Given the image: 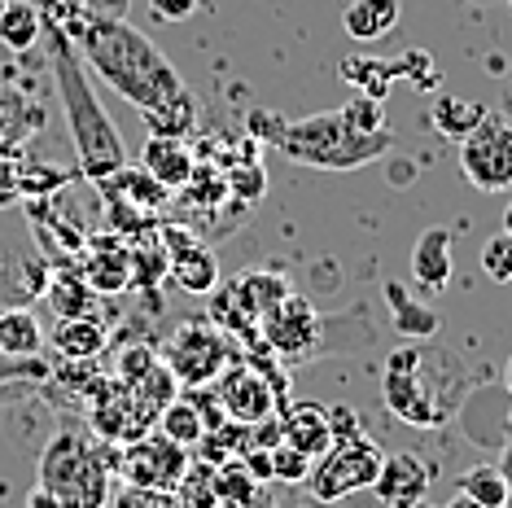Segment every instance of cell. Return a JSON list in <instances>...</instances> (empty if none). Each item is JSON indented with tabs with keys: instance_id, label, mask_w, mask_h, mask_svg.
<instances>
[{
	"instance_id": "d6a6232c",
	"label": "cell",
	"mask_w": 512,
	"mask_h": 508,
	"mask_svg": "<svg viewBox=\"0 0 512 508\" xmlns=\"http://www.w3.org/2000/svg\"><path fill=\"white\" fill-rule=\"evenodd\" d=\"M477 259H482V272L491 276V281H499V285L512 281V237L504 233V228L482 241V254H477Z\"/></svg>"
},
{
	"instance_id": "8fae6325",
	"label": "cell",
	"mask_w": 512,
	"mask_h": 508,
	"mask_svg": "<svg viewBox=\"0 0 512 508\" xmlns=\"http://www.w3.org/2000/svg\"><path fill=\"white\" fill-rule=\"evenodd\" d=\"M259 333H263V346H272L281 360L302 364L320 351V311L302 294H285L281 303L259 320Z\"/></svg>"
},
{
	"instance_id": "4dcf8cb0",
	"label": "cell",
	"mask_w": 512,
	"mask_h": 508,
	"mask_svg": "<svg viewBox=\"0 0 512 508\" xmlns=\"http://www.w3.org/2000/svg\"><path fill=\"white\" fill-rule=\"evenodd\" d=\"M403 66H390V62H377V57H359V62H342V75L346 79H359V92L364 97H377L386 101V92L394 84V75H399Z\"/></svg>"
},
{
	"instance_id": "44dd1931",
	"label": "cell",
	"mask_w": 512,
	"mask_h": 508,
	"mask_svg": "<svg viewBox=\"0 0 512 508\" xmlns=\"http://www.w3.org/2000/svg\"><path fill=\"white\" fill-rule=\"evenodd\" d=\"M97 189H101V198H119L127 206H136V211H145V215H158L162 206L171 202V189H162L145 167H119L114 176L101 180Z\"/></svg>"
},
{
	"instance_id": "30bf717a",
	"label": "cell",
	"mask_w": 512,
	"mask_h": 508,
	"mask_svg": "<svg viewBox=\"0 0 512 508\" xmlns=\"http://www.w3.org/2000/svg\"><path fill=\"white\" fill-rule=\"evenodd\" d=\"M211 386H215V399H219V408H224V417L237 425H263L267 417H276V403H281L276 377L259 373V368L246 360L228 364Z\"/></svg>"
},
{
	"instance_id": "d590c367",
	"label": "cell",
	"mask_w": 512,
	"mask_h": 508,
	"mask_svg": "<svg viewBox=\"0 0 512 508\" xmlns=\"http://www.w3.org/2000/svg\"><path fill=\"white\" fill-rule=\"evenodd\" d=\"M53 377V368L40 360H14V355H0V386H31V381H49Z\"/></svg>"
},
{
	"instance_id": "2e32d148",
	"label": "cell",
	"mask_w": 512,
	"mask_h": 508,
	"mask_svg": "<svg viewBox=\"0 0 512 508\" xmlns=\"http://www.w3.org/2000/svg\"><path fill=\"white\" fill-rule=\"evenodd\" d=\"M333 438H337L333 434V412L324 408V403L302 399V403H289V408H285V417H281V443L298 447V452L311 456V460H320L333 447Z\"/></svg>"
},
{
	"instance_id": "7a4b0ae2",
	"label": "cell",
	"mask_w": 512,
	"mask_h": 508,
	"mask_svg": "<svg viewBox=\"0 0 512 508\" xmlns=\"http://www.w3.org/2000/svg\"><path fill=\"white\" fill-rule=\"evenodd\" d=\"M44 57H49L57 101L66 110V132H71V145H75V176L88 184H101L119 167H127V145L114 119L106 114V106H101L97 88H92L75 40L53 18H44Z\"/></svg>"
},
{
	"instance_id": "5b68a950",
	"label": "cell",
	"mask_w": 512,
	"mask_h": 508,
	"mask_svg": "<svg viewBox=\"0 0 512 508\" xmlns=\"http://www.w3.org/2000/svg\"><path fill=\"white\" fill-rule=\"evenodd\" d=\"M106 473L110 469L101 460V447L88 434L62 430L40 456L36 491H44L62 508H101L106 504Z\"/></svg>"
},
{
	"instance_id": "d4e9b609",
	"label": "cell",
	"mask_w": 512,
	"mask_h": 508,
	"mask_svg": "<svg viewBox=\"0 0 512 508\" xmlns=\"http://www.w3.org/2000/svg\"><path fill=\"white\" fill-rule=\"evenodd\" d=\"M44 36V14L31 0H5V14H0V44L9 53H27L36 49Z\"/></svg>"
},
{
	"instance_id": "e0dca14e",
	"label": "cell",
	"mask_w": 512,
	"mask_h": 508,
	"mask_svg": "<svg viewBox=\"0 0 512 508\" xmlns=\"http://www.w3.org/2000/svg\"><path fill=\"white\" fill-rule=\"evenodd\" d=\"M44 338L62 360H97L110 346V325L101 316H57Z\"/></svg>"
},
{
	"instance_id": "ac0fdd59",
	"label": "cell",
	"mask_w": 512,
	"mask_h": 508,
	"mask_svg": "<svg viewBox=\"0 0 512 508\" xmlns=\"http://www.w3.org/2000/svg\"><path fill=\"white\" fill-rule=\"evenodd\" d=\"M412 285L421 294H442L451 285V233L425 228L412 246Z\"/></svg>"
},
{
	"instance_id": "4316f807",
	"label": "cell",
	"mask_w": 512,
	"mask_h": 508,
	"mask_svg": "<svg viewBox=\"0 0 512 508\" xmlns=\"http://www.w3.org/2000/svg\"><path fill=\"white\" fill-rule=\"evenodd\" d=\"M66 184H71V171L49 167L44 158L27 154V149H18V193H22L27 202H36V198H57Z\"/></svg>"
},
{
	"instance_id": "60d3db41",
	"label": "cell",
	"mask_w": 512,
	"mask_h": 508,
	"mask_svg": "<svg viewBox=\"0 0 512 508\" xmlns=\"http://www.w3.org/2000/svg\"><path fill=\"white\" fill-rule=\"evenodd\" d=\"M22 202L18 193V154H0V211Z\"/></svg>"
},
{
	"instance_id": "f6af8a7d",
	"label": "cell",
	"mask_w": 512,
	"mask_h": 508,
	"mask_svg": "<svg viewBox=\"0 0 512 508\" xmlns=\"http://www.w3.org/2000/svg\"><path fill=\"white\" fill-rule=\"evenodd\" d=\"M504 233L512 237V202H508V211H504Z\"/></svg>"
},
{
	"instance_id": "6da1fadb",
	"label": "cell",
	"mask_w": 512,
	"mask_h": 508,
	"mask_svg": "<svg viewBox=\"0 0 512 508\" xmlns=\"http://www.w3.org/2000/svg\"><path fill=\"white\" fill-rule=\"evenodd\" d=\"M66 36L75 40V49L84 57L88 71H97L101 84H110L141 114L189 97V84H184L180 71L167 62V53H162L141 27H132L127 18L92 14L84 22H75Z\"/></svg>"
},
{
	"instance_id": "f1b7e54d",
	"label": "cell",
	"mask_w": 512,
	"mask_h": 508,
	"mask_svg": "<svg viewBox=\"0 0 512 508\" xmlns=\"http://www.w3.org/2000/svg\"><path fill=\"white\" fill-rule=\"evenodd\" d=\"M460 495H469L477 508H504L508 504V482L499 465H473L460 478Z\"/></svg>"
},
{
	"instance_id": "ab89813d",
	"label": "cell",
	"mask_w": 512,
	"mask_h": 508,
	"mask_svg": "<svg viewBox=\"0 0 512 508\" xmlns=\"http://www.w3.org/2000/svg\"><path fill=\"white\" fill-rule=\"evenodd\" d=\"M202 5L206 0H149V9H154L158 22H189Z\"/></svg>"
},
{
	"instance_id": "f546056e",
	"label": "cell",
	"mask_w": 512,
	"mask_h": 508,
	"mask_svg": "<svg viewBox=\"0 0 512 508\" xmlns=\"http://www.w3.org/2000/svg\"><path fill=\"white\" fill-rule=\"evenodd\" d=\"M197 127V97L189 92V97L171 101V106L162 110H145V132L149 136H176V141H184Z\"/></svg>"
},
{
	"instance_id": "277c9868",
	"label": "cell",
	"mask_w": 512,
	"mask_h": 508,
	"mask_svg": "<svg viewBox=\"0 0 512 508\" xmlns=\"http://www.w3.org/2000/svg\"><path fill=\"white\" fill-rule=\"evenodd\" d=\"M250 132L267 136L289 163L316 167V171H355L377 163L381 154L394 149V132H364L351 110H324V114H307V119H276L272 114H250Z\"/></svg>"
},
{
	"instance_id": "ffe728a7",
	"label": "cell",
	"mask_w": 512,
	"mask_h": 508,
	"mask_svg": "<svg viewBox=\"0 0 512 508\" xmlns=\"http://www.w3.org/2000/svg\"><path fill=\"white\" fill-rule=\"evenodd\" d=\"M228 290V298L232 303H237V311L246 320H254V325H259V320L267 316V311H272L276 303H281L285 294H294L289 290V281L276 268H259V272H241L237 281H228L224 285Z\"/></svg>"
},
{
	"instance_id": "7c38bea8",
	"label": "cell",
	"mask_w": 512,
	"mask_h": 508,
	"mask_svg": "<svg viewBox=\"0 0 512 508\" xmlns=\"http://www.w3.org/2000/svg\"><path fill=\"white\" fill-rule=\"evenodd\" d=\"M158 237H162V250H167L171 281L189 294H211L219 285V263H215L211 246H206L193 228H180V224H162Z\"/></svg>"
},
{
	"instance_id": "7bdbcfd3",
	"label": "cell",
	"mask_w": 512,
	"mask_h": 508,
	"mask_svg": "<svg viewBox=\"0 0 512 508\" xmlns=\"http://www.w3.org/2000/svg\"><path fill=\"white\" fill-rule=\"evenodd\" d=\"M442 508H477V504L469 500V495H456V500H447V504H442Z\"/></svg>"
},
{
	"instance_id": "f35d334b",
	"label": "cell",
	"mask_w": 512,
	"mask_h": 508,
	"mask_svg": "<svg viewBox=\"0 0 512 508\" xmlns=\"http://www.w3.org/2000/svg\"><path fill=\"white\" fill-rule=\"evenodd\" d=\"M114 508H180V504H176V491H149L127 482V491L114 500Z\"/></svg>"
},
{
	"instance_id": "5bb4252c",
	"label": "cell",
	"mask_w": 512,
	"mask_h": 508,
	"mask_svg": "<svg viewBox=\"0 0 512 508\" xmlns=\"http://www.w3.org/2000/svg\"><path fill=\"white\" fill-rule=\"evenodd\" d=\"M27 84L31 79L0 84V154H18V149H27L31 136L44 132V123H49L44 101Z\"/></svg>"
},
{
	"instance_id": "7dc6e473",
	"label": "cell",
	"mask_w": 512,
	"mask_h": 508,
	"mask_svg": "<svg viewBox=\"0 0 512 508\" xmlns=\"http://www.w3.org/2000/svg\"><path fill=\"white\" fill-rule=\"evenodd\" d=\"M0 14H5V0H0Z\"/></svg>"
},
{
	"instance_id": "7402d4cb",
	"label": "cell",
	"mask_w": 512,
	"mask_h": 508,
	"mask_svg": "<svg viewBox=\"0 0 512 508\" xmlns=\"http://www.w3.org/2000/svg\"><path fill=\"white\" fill-rule=\"evenodd\" d=\"M399 18H403V0H351L342 14V27L359 44H377L399 27Z\"/></svg>"
},
{
	"instance_id": "603a6c76",
	"label": "cell",
	"mask_w": 512,
	"mask_h": 508,
	"mask_svg": "<svg viewBox=\"0 0 512 508\" xmlns=\"http://www.w3.org/2000/svg\"><path fill=\"white\" fill-rule=\"evenodd\" d=\"M44 298L53 303L57 316H97L101 307V294L84 281L79 263H66V272H53L49 285H44Z\"/></svg>"
},
{
	"instance_id": "484cf974",
	"label": "cell",
	"mask_w": 512,
	"mask_h": 508,
	"mask_svg": "<svg viewBox=\"0 0 512 508\" xmlns=\"http://www.w3.org/2000/svg\"><path fill=\"white\" fill-rule=\"evenodd\" d=\"M158 430L171 438V443H180V447H193L202 443L206 434H211V425H206V417H202V408H197V399L189 395V399H171L167 408L158 412Z\"/></svg>"
},
{
	"instance_id": "e575fe53",
	"label": "cell",
	"mask_w": 512,
	"mask_h": 508,
	"mask_svg": "<svg viewBox=\"0 0 512 508\" xmlns=\"http://www.w3.org/2000/svg\"><path fill=\"white\" fill-rule=\"evenodd\" d=\"M154 364H158V355L149 351V346H123L119 364H114V381H119V386H136V381L149 377Z\"/></svg>"
},
{
	"instance_id": "b9f144b4",
	"label": "cell",
	"mask_w": 512,
	"mask_h": 508,
	"mask_svg": "<svg viewBox=\"0 0 512 508\" xmlns=\"http://www.w3.org/2000/svg\"><path fill=\"white\" fill-rule=\"evenodd\" d=\"M499 469H504V482H508V504L504 508H512V443L504 447V456H499Z\"/></svg>"
},
{
	"instance_id": "ba28073f",
	"label": "cell",
	"mask_w": 512,
	"mask_h": 508,
	"mask_svg": "<svg viewBox=\"0 0 512 508\" xmlns=\"http://www.w3.org/2000/svg\"><path fill=\"white\" fill-rule=\"evenodd\" d=\"M460 171L477 193L512 189V123L504 114H486L460 141Z\"/></svg>"
},
{
	"instance_id": "83f0119b",
	"label": "cell",
	"mask_w": 512,
	"mask_h": 508,
	"mask_svg": "<svg viewBox=\"0 0 512 508\" xmlns=\"http://www.w3.org/2000/svg\"><path fill=\"white\" fill-rule=\"evenodd\" d=\"M486 114H491V110H486L482 101H469V97H438L434 110H429V119H434V127H438L442 136H447V141L460 145L464 136H469L473 127L486 119Z\"/></svg>"
},
{
	"instance_id": "3957f363",
	"label": "cell",
	"mask_w": 512,
	"mask_h": 508,
	"mask_svg": "<svg viewBox=\"0 0 512 508\" xmlns=\"http://www.w3.org/2000/svg\"><path fill=\"white\" fill-rule=\"evenodd\" d=\"M469 395V373H464L460 355L447 346L412 342L386 360L381 373V399L403 425L416 430H438L456 417L460 399Z\"/></svg>"
},
{
	"instance_id": "d6986e66",
	"label": "cell",
	"mask_w": 512,
	"mask_h": 508,
	"mask_svg": "<svg viewBox=\"0 0 512 508\" xmlns=\"http://www.w3.org/2000/svg\"><path fill=\"white\" fill-rule=\"evenodd\" d=\"M141 167L162 184V189L180 193L184 184H189V176L197 171V154L189 149V141H176V136H149Z\"/></svg>"
},
{
	"instance_id": "52a82bcc",
	"label": "cell",
	"mask_w": 512,
	"mask_h": 508,
	"mask_svg": "<svg viewBox=\"0 0 512 508\" xmlns=\"http://www.w3.org/2000/svg\"><path fill=\"white\" fill-rule=\"evenodd\" d=\"M162 364L171 368V377L180 386H211V381L232 364V346L228 333L215 325V320H184V325L171 333L167 351H162Z\"/></svg>"
},
{
	"instance_id": "9a60e30c",
	"label": "cell",
	"mask_w": 512,
	"mask_h": 508,
	"mask_svg": "<svg viewBox=\"0 0 512 508\" xmlns=\"http://www.w3.org/2000/svg\"><path fill=\"white\" fill-rule=\"evenodd\" d=\"M368 491L377 495L381 508H416L429 495V465L416 452H394L381 460Z\"/></svg>"
},
{
	"instance_id": "cb8c5ba5",
	"label": "cell",
	"mask_w": 512,
	"mask_h": 508,
	"mask_svg": "<svg viewBox=\"0 0 512 508\" xmlns=\"http://www.w3.org/2000/svg\"><path fill=\"white\" fill-rule=\"evenodd\" d=\"M44 351V329L31 307H9L0 311V355L14 360H36Z\"/></svg>"
},
{
	"instance_id": "8d00e7d4",
	"label": "cell",
	"mask_w": 512,
	"mask_h": 508,
	"mask_svg": "<svg viewBox=\"0 0 512 508\" xmlns=\"http://www.w3.org/2000/svg\"><path fill=\"white\" fill-rule=\"evenodd\" d=\"M386 298H390V311L399 316V329H407V333H434L438 329V320L429 316V311H416L412 303H407V294L399 290V285H390Z\"/></svg>"
},
{
	"instance_id": "9c48e42d",
	"label": "cell",
	"mask_w": 512,
	"mask_h": 508,
	"mask_svg": "<svg viewBox=\"0 0 512 508\" xmlns=\"http://www.w3.org/2000/svg\"><path fill=\"white\" fill-rule=\"evenodd\" d=\"M114 469L123 473L132 487H149V491H176L180 478L189 473V447L171 443L162 430H145L141 438L123 443Z\"/></svg>"
},
{
	"instance_id": "74e56055",
	"label": "cell",
	"mask_w": 512,
	"mask_h": 508,
	"mask_svg": "<svg viewBox=\"0 0 512 508\" xmlns=\"http://www.w3.org/2000/svg\"><path fill=\"white\" fill-rule=\"evenodd\" d=\"M31 5H36L44 18H53L62 31H71L75 22L88 18V5H84V0H31Z\"/></svg>"
},
{
	"instance_id": "1f68e13d",
	"label": "cell",
	"mask_w": 512,
	"mask_h": 508,
	"mask_svg": "<svg viewBox=\"0 0 512 508\" xmlns=\"http://www.w3.org/2000/svg\"><path fill=\"white\" fill-rule=\"evenodd\" d=\"M176 504L180 508H219L215 495V465H189V473L176 487Z\"/></svg>"
},
{
	"instance_id": "836d02e7",
	"label": "cell",
	"mask_w": 512,
	"mask_h": 508,
	"mask_svg": "<svg viewBox=\"0 0 512 508\" xmlns=\"http://www.w3.org/2000/svg\"><path fill=\"white\" fill-rule=\"evenodd\" d=\"M267 460H272V478H281V482H307L311 465H316V460L302 456L298 447H289V443H276L272 452H267Z\"/></svg>"
},
{
	"instance_id": "8992f818",
	"label": "cell",
	"mask_w": 512,
	"mask_h": 508,
	"mask_svg": "<svg viewBox=\"0 0 512 508\" xmlns=\"http://www.w3.org/2000/svg\"><path fill=\"white\" fill-rule=\"evenodd\" d=\"M381 460H386V452H381L368 434H359V430L342 434V438H333L329 452L311 465L307 487L320 504H342V500H351V495L372 487Z\"/></svg>"
},
{
	"instance_id": "bcb514c9",
	"label": "cell",
	"mask_w": 512,
	"mask_h": 508,
	"mask_svg": "<svg viewBox=\"0 0 512 508\" xmlns=\"http://www.w3.org/2000/svg\"><path fill=\"white\" fill-rule=\"evenodd\" d=\"M504 425H508V443H512V408H508V417H504Z\"/></svg>"
},
{
	"instance_id": "ee69618b",
	"label": "cell",
	"mask_w": 512,
	"mask_h": 508,
	"mask_svg": "<svg viewBox=\"0 0 512 508\" xmlns=\"http://www.w3.org/2000/svg\"><path fill=\"white\" fill-rule=\"evenodd\" d=\"M504 386H508V395H512V355H508V364H504Z\"/></svg>"
},
{
	"instance_id": "4fadbf2b",
	"label": "cell",
	"mask_w": 512,
	"mask_h": 508,
	"mask_svg": "<svg viewBox=\"0 0 512 508\" xmlns=\"http://www.w3.org/2000/svg\"><path fill=\"white\" fill-rule=\"evenodd\" d=\"M84 281L97 290L101 298H119L123 290H132V241L119 233H97L84 241V250L75 254Z\"/></svg>"
},
{
	"instance_id": "c3c4849f",
	"label": "cell",
	"mask_w": 512,
	"mask_h": 508,
	"mask_svg": "<svg viewBox=\"0 0 512 508\" xmlns=\"http://www.w3.org/2000/svg\"><path fill=\"white\" fill-rule=\"evenodd\" d=\"M311 508H324V504H320V500H316V504H311Z\"/></svg>"
}]
</instances>
